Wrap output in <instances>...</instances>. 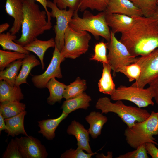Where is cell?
Returning <instances> with one entry per match:
<instances>
[{"mask_svg":"<svg viewBox=\"0 0 158 158\" xmlns=\"http://www.w3.org/2000/svg\"><path fill=\"white\" fill-rule=\"evenodd\" d=\"M41 64V62L33 54H28L23 59L21 69L15 81V85L20 86L23 83L28 84L27 79L32 69Z\"/></svg>","mask_w":158,"mask_h":158,"instance_id":"cell-23","label":"cell"},{"mask_svg":"<svg viewBox=\"0 0 158 158\" xmlns=\"http://www.w3.org/2000/svg\"><path fill=\"white\" fill-rule=\"evenodd\" d=\"M91 100V97L84 92L76 97L66 99L61 108L63 112L68 114L79 109L87 110Z\"/></svg>","mask_w":158,"mask_h":158,"instance_id":"cell-17","label":"cell"},{"mask_svg":"<svg viewBox=\"0 0 158 158\" xmlns=\"http://www.w3.org/2000/svg\"><path fill=\"white\" fill-rule=\"evenodd\" d=\"M22 61V59L16 60L8 65L6 69L1 71L0 80H4L11 85H14Z\"/></svg>","mask_w":158,"mask_h":158,"instance_id":"cell-26","label":"cell"},{"mask_svg":"<svg viewBox=\"0 0 158 158\" xmlns=\"http://www.w3.org/2000/svg\"><path fill=\"white\" fill-rule=\"evenodd\" d=\"M23 8L22 0H6V11L14 19L13 26L9 30L12 35H16L21 28L23 15Z\"/></svg>","mask_w":158,"mask_h":158,"instance_id":"cell-15","label":"cell"},{"mask_svg":"<svg viewBox=\"0 0 158 158\" xmlns=\"http://www.w3.org/2000/svg\"><path fill=\"white\" fill-rule=\"evenodd\" d=\"M23 18L21 25V35L14 42L23 47L45 31L49 30L45 10L41 11L39 6L33 0H22Z\"/></svg>","mask_w":158,"mask_h":158,"instance_id":"cell-2","label":"cell"},{"mask_svg":"<svg viewBox=\"0 0 158 158\" xmlns=\"http://www.w3.org/2000/svg\"><path fill=\"white\" fill-rule=\"evenodd\" d=\"M155 144L152 142L145 144V147L147 154H150L152 158H158V148Z\"/></svg>","mask_w":158,"mask_h":158,"instance_id":"cell-39","label":"cell"},{"mask_svg":"<svg viewBox=\"0 0 158 158\" xmlns=\"http://www.w3.org/2000/svg\"><path fill=\"white\" fill-rule=\"evenodd\" d=\"M149 85V87L154 93V98L156 103L158 104V78L152 82Z\"/></svg>","mask_w":158,"mask_h":158,"instance_id":"cell-40","label":"cell"},{"mask_svg":"<svg viewBox=\"0 0 158 158\" xmlns=\"http://www.w3.org/2000/svg\"><path fill=\"white\" fill-rule=\"evenodd\" d=\"M105 18L108 26L114 34L118 32L121 34L129 30L135 21L134 17L117 13H106Z\"/></svg>","mask_w":158,"mask_h":158,"instance_id":"cell-14","label":"cell"},{"mask_svg":"<svg viewBox=\"0 0 158 158\" xmlns=\"http://www.w3.org/2000/svg\"><path fill=\"white\" fill-rule=\"evenodd\" d=\"M158 134V112L152 111L145 121L136 123L130 127H127L124 135L127 143L135 149L141 145L152 142L158 145L154 135Z\"/></svg>","mask_w":158,"mask_h":158,"instance_id":"cell-5","label":"cell"},{"mask_svg":"<svg viewBox=\"0 0 158 158\" xmlns=\"http://www.w3.org/2000/svg\"><path fill=\"white\" fill-rule=\"evenodd\" d=\"M26 113L25 110L16 116L4 119L6 127L5 131L8 136L14 137L20 134L28 136L24 126V118Z\"/></svg>","mask_w":158,"mask_h":158,"instance_id":"cell-20","label":"cell"},{"mask_svg":"<svg viewBox=\"0 0 158 158\" xmlns=\"http://www.w3.org/2000/svg\"><path fill=\"white\" fill-rule=\"evenodd\" d=\"M157 4H158V0H157Z\"/></svg>","mask_w":158,"mask_h":158,"instance_id":"cell-45","label":"cell"},{"mask_svg":"<svg viewBox=\"0 0 158 158\" xmlns=\"http://www.w3.org/2000/svg\"><path fill=\"white\" fill-rule=\"evenodd\" d=\"M107 48V43L103 41L96 44L94 49V54L90 60L109 63L106 54Z\"/></svg>","mask_w":158,"mask_h":158,"instance_id":"cell-34","label":"cell"},{"mask_svg":"<svg viewBox=\"0 0 158 158\" xmlns=\"http://www.w3.org/2000/svg\"><path fill=\"white\" fill-rule=\"evenodd\" d=\"M28 55L16 51L0 50V70L2 71L9 64L18 60L23 59Z\"/></svg>","mask_w":158,"mask_h":158,"instance_id":"cell-32","label":"cell"},{"mask_svg":"<svg viewBox=\"0 0 158 158\" xmlns=\"http://www.w3.org/2000/svg\"><path fill=\"white\" fill-rule=\"evenodd\" d=\"M10 26L9 24L8 23H3L0 25V34L7 30Z\"/></svg>","mask_w":158,"mask_h":158,"instance_id":"cell-43","label":"cell"},{"mask_svg":"<svg viewBox=\"0 0 158 158\" xmlns=\"http://www.w3.org/2000/svg\"><path fill=\"white\" fill-rule=\"evenodd\" d=\"M66 85L56 79L51 78L47 83L46 87L49 90V96L47 99V102L50 105L56 102H60L63 97V94Z\"/></svg>","mask_w":158,"mask_h":158,"instance_id":"cell-25","label":"cell"},{"mask_svg":"<svg viewBox=\"0 0 158 158\" xmlns=\"http://www.w3.org/2000/svg\"><path fill=\"white\" fill-rule=\"evenodd\" d=\"M83 150L77 147L76 149H70L66 150L62 153L61 158H90L91 157L95 154H98L96 152L92 154L86 153Z\"/></svg>","mask_w":158,"mask_h":158,"instance_id":"cell-36","label":"cell"},{"mask_svg":"<svg viewBox=\"0 0 158 158\" xmlns=\"http://www.w3.org/2000/svg\"><path fill=\"white\" fill-rule=\"evenodd\" d=\"M109 0H79L78 10L83 12L87 8L100 12L106 10Z\"/></svg>","mask_w":158,"mask_h":158,"instance_id":"cell-31","label":"cell"},{"mask_svg":"<svg viewBox=\"0 0 158 158\" xmlns=\"http://www.w3.org/2000/svg\"><path fill=\"white\" fill-rule=\"evenodd\" d=\"M109 50L107 59L115 77L117 69L120 67L135 63L137 57L132 55L126 46L118 40L111 30V39L107 43Z\"/></svg>","mask_w":158,"mask_h":158,"instance_id":"cell-8","label":"cell"},{"mask_svg":"<svg viewBox=\"0 0 158 158\" xmlns=\"http://www.w3.org/2000/svg\"><path fill=\"white\" fill-rule=\"evenodd\" d=\"M78 10L75 11L69 26L74 30L86 31L90 33L97 40L99 37L104 38L107 42L111 39V30L106 19L105 11L94 15L89 11H84L83 16L80 17Z\"/></svg>","mask_w":158,"mask_h":158,"instance_id":"cell-3","label":"cell"},{"mask_svg":"<svg viewBox=\"0 0 158 158\" xmlns=\"http://www.w3.org/2000/svg\"><path fill=\"white\" fill-rule=\"evenodd\" d=\"M3 158H23L15 139H11L3 154Z\"/></svg>","mask_w":158,"mask_h":158,"instance_id":"cell-35","label":"cell"},{"mask_svg":"<svg viewBox=\"0 0 158 158\" xmlns=\"http://www.w3.org/2000/svg\"><path fill=\"white\" fill-rule=\"evenodd\" d=\"M67 132L69 135H74L77 140L78 147L85 151L87 153L92 154L89 144L90 134L88 130L79 122L73 120L68 127Z\"/></svg>","mask_w":158,"mask_h":158,"instance_id":"cell-16","label":"cell"},{"mask_svg":"<svg viewBox=\"0 0 158 158\" xmlns=\"http://www.w3.org/2000/svg\"><path fill=\"white\" fill-rule=\"evenodd\" d=\"M55 46L53 38L46 41L40 40L36 38L23 47L26 50L33 52L38 56L40 61L42 69L43 70L44 69V54L48 49L54 47Z\"/></svg>","mask_w":158,"mask_h":158,"instance_id":"cell-19","label":"cell"},{"mask_svg":"<svg viewBox=\"0 0 158 158\" xmlns=\"http://www.w3.org/2000/svg\"><path fill=\"white\" fill-rule=\"evenodd\" d=\"M135 150L125 154L120 155L117 158H148L145 144H143Z\"/></svg>","mask_w":158,"mask_h":158,"instance_id":"cell-37","label":"cell"},{"mask_svg":"<svg viewBox=\"0 0 158 158\" xmlns=\"http://www.w3.org/2000/svg\"><path fill=\"white\" fill-rule=\"evenodd\" d=\"M95 107L97 109L100 110L102 114L113 112L116 114L128 127L133 125L136 122L145 121L150 114L146 109L126 105L122 100H118L112 103L107 97L99 98Z\"/></svg>","mask_w":158,"mask_h":158,"instance_id":"cell-4","label":"cell"},{"mask_svg":"<svg viewBox=\"0 0 158 158\" xmlns=\"http://www.w3.org/2000/svg\"><path fill=\"white\" fill-rule=\"evenodd\" d=\"M158 18V4L157 5V9L155 14L154 15Z\"/></svg>","mask_w":158,"mask_h":158,"instance_id":"cell-44","label":"cell"},{"mask_svg":"<svg viewBox=\"0 0 158 158\" xmlns=\"http://www.w3.org/2000/svg\"><path fill=\"white\" fill-rule=\"evenodd\" d=\"M23 158H46L48 153L45 146L38 139L31 136L16 137Z\"/></svg>","mask_w":158,"mask_h":158,"instance_id":"cell-12","label":"cell"},{"mask_svg":"<svg viewBox=\"0 0 158 158\" xmlns=\"http://www.w3.org/2000/svg\"><path fill=\"white\" fill-rule=\"evenodd\" d=\"M25 104L18 102L6 101L0 102V112L4 119L19 114L25 110Z\"/></svg>","mask_w":158,"mask_h":158,"instance_id":"cell-27","label":"cell"},{"mask_svg":"<svg viewBox=\"0 0 158 158\" xmlns=\"http://www.w3.org/2000/svg\"><path fill=\"white\" fill-rule=\"evenodd\" d=\"M86 121L90 125L88 130L92 138H96L101 134L104 125L108 120L107 117L102 113L95 111L90 112L85 117Z\"/></svg>","mask_w":158,"mask_h":158,"instance_id":"cell-22","label":"cell"},{"mask_svg":"<svg viewBox=\"0 0 158 158\" xmlns=\"http://www.w3.org/2000/svg\"><path fill=\"white\" fill-rule=\"evenodd\" d=\"M17 36L12 35L9 32L0 34V44L4 50H12L22 54H30V51L25 49L23 47L15 42Z\"/></svg>","mask_w":158,"mask_h":158,"instance_id":"cell-28","label":"cell"},{"mask_svg":"<svg viewBox=\"0 0 158 158\" xmlns=\"http://www.w3.org/2000/svg\"><path fill=\"white\" fill-rule=\"evenodd\" d=\"M6 129V126L4 120L1 112H0V131Z\"/></svg>","mask_w":158,"mask_h":158,"instance_id":"cell-42","label":"cell"},{"mask_svg":"<svg viewBox=\"0 0 158 158\" xmlns=\"http://www.w3.org/2000/svg\"><path fill=\"white\" fill-rule=\"evenodd\" d=\"M91 39L88 32L73 29L69 25L64 35V45L61 52L62 58L75 59L88 51Z\"/></svg>","mask_w":158,"mask_h":158,"instance_id":"cell-6","label":"cell"},{"mask_svg":"<svg viewBox=\"0 0 158 158\" xmlns=\"http://www.w3.org/2000/svg\"><path fill=\"white\" fill-rule=\"evenodd\" d=\"M141 72L140 66L135 63L120 67L117 69L116 73L120 72L124 74L128 78L129 81L131 82L138 79Z\"/></svg>","mask_w":158,"mask_h":158,"instance_id":"cell-33","label":"cell"},{"mask_svg":"<svg viewBox=\"0 0 158 158\" xmlns=\"http://www.w3.org/2000/svg\"><path fill=\"white\" fill-rule=\"evenodd\" d=\"M33 0L34 1H36L39 2L41 4L42 6H43V8L44 9L45 11H46L47 17V22L48 24L49 25H52V23L51 22V13L49 12L47 9V4L48 0Z\"/></svg>","mask_w":158,"mask_h":158,"instance_id":"cell-41","label":"cell"},{"mask_svg":"<svg viewBox=\"0 0 158 158\" xmlns=\"http://www.w3.org/2000/svg\"><path fill=\"white\" fill-rule=\"evenodd\" d=\"M53 2L60 9L68 8L74 11L78 10L79 0H53Z\"/></svg>","mask_w":158,"mask_h":158,"instance_id":"cell-38","label":"cell"},{"mask_svg":"<svg viewBox=\"0 0 158 158\" xmlns=\"http://www.w3.org/2000/svg\"><path fill=\"white\" fill-rule=\"evenodd\" d=\"M24 99L20 86H12L4 80L0 81V102H18Z\"/></svg>","mask_w":158,"mask_h":158,"instance_id":"cell-18","label":"cell"},{"mask_svg":"<svg viewBox=\"0 0 158 158\" xmlns=\"http://www.w3.org/2000/svg\"><path fill=\"white\" fill-rule=\"evenodd\" d=\"M68 115L62 112L61 115L56 118L44 119L38 121V126L40 128L38 133L42 134L47 140H52L55 136L56 128Z\"/></svg>","mask_w":158,"mask_h":158,"instance_id":"cell-21","label":"cell"},{"mask_svg":"<svg viewBox=\"0 0 158 158\" xmlns=\"http://www.w3.org/2000/svg\"><path fill=\"white\" fill-rule=\"evenodd\" d=\"M142 12V16L146 17L154 16L157 7V0H129Z\"/></svg>","mask_w":158,"mask_h":158,"instance_id":"cell-30","label":"cell"},{"mask_svg":"<svg viewBox=\"0 0 158 158\" xmlns=\"http://www.w3.org/2000/svg\"><path fill=\"white\" fill-rule=\"evenodd\" d=\"M47 7L51 10L50 12L51 17L56 18V24L54 27L55 34L54 39L55 46L61 52L64 46L66 30L75 11L71 8L68 10L60 9L56 4L49 0L47 1Z\"/></svg>","mask_w":158,"mask_h":158,"instance_id":"cell-10","label":"cell"},{"mask_svg":"<svg viewBox=\"0 0 158 158\" xmlns=\"http://www.w3.org/2000/svg\"><path fill=\"white\" fill-rule=\"evenodd\" d=\"M134 17L133 26L121 34L119 40L132 55L137 57L147 55L158 48V18L155 16Z\"/></svg>","mask_w":158,"mask_h":158,"instance_id":"cell-1","label":"cell"},{"mask_svg":"<svg viewBox=\"0 0 158 158\" xmlns=\"http://www.w3.org/2000/svg\"><path fill=\"white\" fill-rule=\"evenodd\" d=\"M135 63L140 66L141 72L138 79L132 85L144 88L158 78V48L147 55L137 57Z\"/></svg>","mask_w":158,"mask_h":158,"instance_id":"cell-9","label":"cell"},{"mask_svg":"<svg viewBox=\"0 0 158 158\" xmlns=\"http://www.w3.org/2000/svg\"><path fill=\"white\" fill-rule=\"evenodd\" d=\"M106 13L124 14L134 17L143 16L140 9L129 0H109Z\"/></svg>","mask_w":158,"mask_h":158,"instance_id":"cell-13","label":"cell"},{"mask_svg":"<svg viewBox=\"0 0 158 158\" xmlns=\"http://www.w3.org/2000/svg\"><path fill=\"white\" fill-rule=\"evenodd\" d=\"M102 63V76L98 83L99 90L101 93L111 95L116 89L111 75L112 69L109 63Z\"/></svg>","mask_w":158,"mask_h":158,"instance_id":"cell-24","label":"cell"},{"mask_svg":"<svg viewBox=\"0 0 158 158\" xmlns=\"http://www.w3.org/2000/svg\"><path fill=\"white\" fill-rule=\"evenodd\" d=\"M86 89V81L78 77L74 81L66 86L63 97L66 99L75 97L84 92Z\"/></svg>","mask_w":158,"mask_h":158,"instance_id":"cell-29","label":"cell"},{"mask_svg":"<svg viewBox=\"0 0 158 158\" xmlns=\"http://www.w3.org/2000/svg\"><path fill=\"white\" fill-rule=\"evenodd\" d=\"M154 97V93L149 87L145 89L132 85L129 87L120 85L111 95L113 100L130 101L141 108L150 105L154 106L152 99Z\"/></svg>","mask_w":158,"mask_h":158,"instance_id":"cell-7","label":"cell"},{"mask_svg":"<svg viewBox=\"0 0 158 158\" xmlns=\"http://www.w3.org/2000/svg\"><path fill=\"white\" fill-rule=\"evenodd\" d=\"M54 47L52 59L46 70L43 73L33 75L31 78L33 85L38 89L46 88L47 83L52 78H61L63 77L60 64L63 60L61 57V52L55 46Z\"/></svg>","mask_w":158,"mask_h":158,"instance_id":"cell-11","label":"cell"},{"mask_svg":"<svg viewBox=\"0 0 158 158\" xmlns=\"http://www.w3.org/2000/svg\"><path fill=\"white\" fill-rule=\"evenodd\" d=\"M157 135V136H158V134Z\"/></svg>","mask_w":158,"mask_h":158,"instance_id":"cell-46","label":"cell"}]
</instances>
